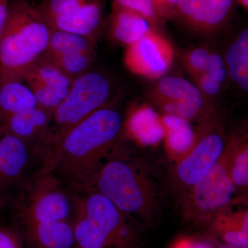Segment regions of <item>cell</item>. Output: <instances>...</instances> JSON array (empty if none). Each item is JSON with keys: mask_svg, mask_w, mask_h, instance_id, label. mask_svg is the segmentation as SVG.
Segmentation results:
<instances>
[{"mask_svg": "<svg viewBox=\"0 0 248 248\" xmlns=\"http://www.w3.org/2000/svg\"><path fill=\"white\" fill-rule=\"evenodd\" d=\"M123 128L118 111L102 107L80 122L54 146L53 167L59 177L84 190L96 172L113 154Z\"/></svg>", "mask_w": 248, "mask_h": 248, "instance_id": "1", "label": "cell"}, {"mask_svg": "<svg viewBox=\"0 0 248 248\" xmlns=\"http://www.w3.org/2000/svg\"><path fill=\"white\" fill-rule=\"evenodd\" d=\"M112 155L93 176L84 190L101 194L121 211L151 225L159 204L156 184L149 172L138 163Z\"/></svg>", "mask_w": 248, "mask_h": 248, "instance_id": "2", "label": "cell"}, {"mask_svg": "<svg viewBox=\"0 0 248 248\" xmlns=\"http://www.w3.org/2000/svg\"><path fill=\"white\" fill-rule=\"evenodd\" d=\"M52 29L29 0H11L0 35L1 84L20 81L28 68L46 52Z\"/></svg>", "mask_w": 248, "mask_h": 248, "instance_id": "3", "label": "cell"}, {"mask_svg": "<svg viewBox=\"0 0 248 248\" xmlns=\"http://www.w3.org/2000/svg\"><path fill=\"white\" fill-rule=\"evenodd\" d=\"M77 206L73 222L75 238L81 248H139L140 232L135 218L121 211L108 199L94 191Z\"/></svg>", "mask_w": 248, "mask_h": 248, "instance_id": "4", "label": "cell"}, {"mask_svg": "<svg viewBox=\"0 0 248 248\" xmlns=\"http://www.w3.org/2000/svg\"><path fill=\"white\" fill-rule=\"evenodd\" d=\"M110 94V84L97 72H87L75 79L66 99L53 112L46 143L53 149L73 127L104 107Z\"/></svg>", "mask_w": 248, "mask_h": 248, "instance_id": "5", "label": "cell"}, {"mask_svg": "<svg viewBox=\"0 0 248 248\" xmlns=\"http://www.w3.org/2000/svg\"><path fill=\"white\" fill-rule=\"evenodd\" d=\"M236 192L221 157L200 182L182 196L184 218L210 228L228 212Z\"/></svg>", "mask_w": 248, "mask_h": 248, "instance_id": "6", "label": "cell"}, {"mask_svg": "<svg viewBox=\"0 0 248 248\" xmlns=\"http://www.w3.org/2000/svg\"><path fill=\"white\" fill-rule=\"evenodd\" d=\"M209 124L187 151L179 156L171 172L173 188L181 196L192 188L221 159L226 141L223 135Z\"/></svg>", "mask_w": 248, "mask_h": 248, "instance_id": "7", "label": "cell"}, {"mask_svg": "<svg viewBox=\"0 0 248 248\" xmlns=\"http://www.w3.org/2000/svg\"><path fill=\"white\" fill-rule=\"evenodd\" d=\"M154 97L166 115L177 116L187 122L213 124V109L207 104L203 93L188 80L164 77L158 83Z\"/></svg>", "mask_w": 248, "mask_h": 248, "instance_id": "8", "label": "cell"}, {"mask_svg": "<svg viewBox=\"0 0 248 248\" xmlns=\"http://www.w3.org/2000/svg\"><path fill=\"white\" fill-rule=\"evenodd\" d=\"M71 210V199L62 189L58 177L50 172H42L35 179L20 218L23 226L70 221Z\"/></svg>", "mask_w": 248, "mask_h": 248, "instance_id": "9", "label": "cell"}, {"mask_svg": "<svg viewBox=\"0 0 248 248\" xmlns=\"http://www.w3.org/2000/svg\"><path fill=\"white\" fill-rule=\"evenodd\" d=\"M174 60V49L167 39L155 30L135 43L127 46L124 62L139 76L158 79L166 75Z\"/></svg>", "mask_w": 248, "mask_h": 248, "instance_id": "10", "label": "cell"}, {"mask_svg": "<svg viewBox=\"0 0 248 248\" xmlns=\"http://www.w3.org/2000/svg\"><path fill=\"white\" fill-rule=\"evenodd\" d=\"M107 0H94L68 14L46 21L52 30H58L93 37L102 27L105 16Z\"/></svg>", "mask_w": 248, "mask_h": 248, "instance_id": "11", "label": "cell"}, {"mask_svg": "<svg viewBox=\"0 0 248 248\" xmlns=\"http://www.w3.org/2000/svg\"><path fill=\"white\" fill-rule=\"evenodd\" d=\"M31 145L4 132L0 143L1 188L17 184L24 177L32 156Z\"/></svg>", "mask_w": 248, "mask_h": 248, "instance_id": "12", "label": "cell"}, {"mask_svg": "<svg viewBox=\"0 0 248 248\" xmlns=\"http://www.w3.org/2000/svg\"><path fill=\"white\" fill-rule=\"evenodd\" d=\"M53 113L40 107L8 116L3 119L1 129L30 144L44 143Z\"/></svg>", "mask_w": 248, "mask_h": 248, "instance_id": "13", "label": "cell"}, {"mask_svg": "<svg viewBox=\"0 0 248 248\" xmlns=\"http://www.w3.org/2000/svg\"><path fill=\"white\" fill-rule=\"evenodd\" d=\"M26 248H74L77 246L73 222H47L24 226Z\"/></svg>", "mask_w": 248, "mask_h": 248, "instance_id": "14", "label": "cell"}, {"mask_svg": "<svg viewBox=\"0 0 248 248\" xmlns=\"http://www.w3.org/2000/svg\"><path fill=\"white\" fill-rule=\"evenodd\" d=\"M108 18L110 34L126 46L135 43L155 29L148 19L130 10L111 8Z\"/></svg>", "mask_w": 248, "mask_h": 248, "instance_id": "15", "label": "cell"}, {"mask_svg": "<svg viewBox=\"0 0 248 248\" xmlns=\"http://www.w3.org/2000/svg\"><path fill=\"white\" fill-rule=\"evenodd\" d=\"M125 126L133 138L145 144L156 143L165 137L162 120L148 106L135 109L129 117Z\"/></svg>", "mask_w": 248, "mask_h": 248, "instance_id": "16", "label": "cell"}, {"mask_svg": "<svg viewBox=\"0 0 248 248\" xmlns=\"http://www.w3.org/2000/svg\"><path fill=\"white\" fill-rule=\"evenodd\" d=\"M227 172L236 190L248 185V145L246 139L235 137L226 144L221 156Z\"/></svg>", "mask_w": 248, "mask_h": 248, "instance_id": "17", "label": "cell"}, {"mask_svg": "<svg viewBox=\"0 0 248 248\" xmlns=\"http://www.w3.org/2000/svg\"><path fill=\"white\" fill-rule=\"evenodd\" d=\"M38 107L35 95L27 85L20 81H11L0 87V114L8 116L31 110Z\"/></svg>", "mask_w": 248, "mask_h": 248, "instance_id": "18", "label": "cell"}, {"mask_svg": "<svg viewBox=\"0 0 248 248\" xmlns=\"http://www.w3.org/2000/svg\"><path fill=\"white\" fill-rule=\"evenodd\" d=\"M227 71L235 84L248 91V29H245L227 50L225 58Z\"/></svg>", "mask_w": 248, "mask_h": 248, "instance_id": "19", "label": "cell"}, {"mask_svg": "<svg viewBox=\"0 0 248 248\" xmlns=\"http://www.w3.org/2000/svg\"><path fill=\"white\" fill-rule=\"evenodd\" d=\"M209 229L225 244L248 248V211L233 215L227 212L218 217Z\"/></svg>", "mask_w": 248, "mask_h": 248, "instance_id": "20", "label": "cell"}, {"mask_svg": "<svg viewBox=\"0 0 248 248\" xmlns=\"http://www.w3.org/2000/svg\"><path fill=\"white\" fill-rule=\"evenodd\" d=\"M24 78H32L55 89H70L75 80L45 55L28 68L22 79Z\"/></svg>", "mask_w": 248, "mask_h": 248, "instance_id": "21", "label": "cell"}, {"mask_svg": "<svg viewBox=\"0 0 248 248\" xmlns=\"http://www.w3.org/2000/svg\"><path fill=\"white\" fill-rule=\"evenodd\" d=\"M235 0H204L194 28L212 31L223 26L234 10Z\"/></svg>", "mask_w": 248, "mask_h": 248, "instance_id": "22", "label": "cell"}, {"mask_svg": "<svg viewBox=\"0 0 248 248\" xmlns=\"http://www.w3.org/2000/svg\"><path fill=\"white\" fill-rule=\"evenodd\" d=\"M93 40L84 36L66 31L52 30L48 48L45 54L49 56H57L79 52L93 53Z\"/></svg>", "mask_w": 248, "mask_h": 248, "instance_id": "23", "label": "cell"}, {"mask_svg": "<svg viewBox=\"0 0 248 248\" xmlns=\"http://www.w3.org/2000/svg\"><path fill=\"white\" fill-rule=\"evenodd\" d=\"M161 120L170 148L181 154L187 151L195 138L189 122L177 116L170 115H165Z\"/></svg>", "mask_w": 248, "mask_h": 248, "instance_id": "24", "label": "cell"}, {"mask_svg": "<svg viewBox=\"0 0 248 248\" xmlns=\"http://www.w3.org/2000/svg\"><path fill=\"white\" fill-rule=\"evenodd\" d=\"M23 79L27 81V86L35 95L38 107L50 111L53 114L66 99L71 89L50 87L32 78H24Z\"/></svg>", "mask_w": 248, "mask_h": 248, "instance_id": "25", "label": "cell"}, {"mask_svg": "<svg viewBox=\"0 0 248 248\" xmlns=\"http://www.w3.org/2000/svg\"><path fill=\"white\" fill-rule=\"evenodd\" d=\"M44 55L74 79L89 72L88 70L93 60V53L83 52L63 54L57 56H49L46 54Z\"/></svg>", "mask_w": 248, "mask_h": 248, "instance_id": "26", "label": "cell"}, {"mask_svg": "<svg viewBox=\"0 0 248 248\" xmlns=\"http://www.w3.org/2000/svg\"><path fill=\"white\" fill-rule=\"evenodd\" d=\"M94 0H40L33 4L39 13L48 21L56 16L68 14Z\"/></svg>", "mask_w": 248, "mask_h": 248, "instance_id": "27", "label": "cell"}, {"mask_svg": "<svg viewBox=\"0 0 248 248\" xmlns=\"http://www.w3.org/2000/svg\"><path fill=\"white\" fill-rule=\"evenodd\" d=\"M111 8L130 10L138 13L155 27L162 22L156 14L153 0H111Z\"/></svg>", "mask_w": 248, "mask_h": 248, "instance_id": "28", "label": "cell"}, {"mask_svg": "<svg viewBox=\"0 0 248 248\" xmlns=\"http://www.w3.org/2000/svg\"><path fill=\"white\" fill-rule=\"evenodd\" d=\"M210 53L207 49L197 48L186 54L185 66L192 76L196 78L205 73Z\"/></svg>", "mask_w": 248, "mask_h": 248, "instance_id": "29", "label": "cell"}, {"mask_svg": "<svg viewBox=\"0 0 248 248\" xmlns=\"http://www.w3.org/2000/svg\"><path fill=\"white\" fill-rule=\"evenodd\" d=\"M204 0H179L177 17L182 19L190 27L195 26L196 20L203 6Z\"/></svg>", "mask_w": 248, "mask_h": 248, "instance_id": "30", "label": "cell"}, {"mask_svg": "<svg viewBox=\"0 0 248 248\" xmlns=\"http://www.w3.org/2000/svg\"><path fill=\"white\" fill-rule=\"evenodd\" d=\"M205 73L218 83L224 82L228 71L223 59L217 53H210Z\"/></svg>", "mask_w": 248, "mask_h": 248, "instance_id": "31", "label": "cell"}, {"mask_svg": "<svg viewBox=\"0 0 248 248\" xmlns=\"http://www.w3.org/2000/svg\"><path fill=\"white\" fill-rule=\"evenodd\" d=\"M0 248H26L22 234L11 228H0Z\"/></svg>", "mask_w": 248, "mask_h": 248, "instance_id": "32", "label": "cell"}, {"mask_svg": "<svg viewBox=\"0 0 248 248\" xmlns=\"http://www.w3.org/2000/svg\"><path fill=\"white\" fill-rule=\"evenodd\" d=\"M179 0H153L156 14L161 20L177 17Z\"/></svg>", "mask_w": 248, "mask_h": 248, "instance_id": "33", "label": "cell"}, {"mask_svg": "<svg viewBox=\"0 0 248 248\" xmlns=\"http://www.w3.org/2000/svg\"><path fill=\"white\" fill-rule=\"evenodd\" d=\"M197 86L202 93L210 96H215L219 93L221 84L213 79L206 73H202L196 77Z\"/></svg>", "mask_w": 248, "mask_h": 248, "instance_id": "34", "label": "cell"}, {"mask_svg": "<svg viewBox=\"0 0 248 248\" xmlns=\"http://www.w3.org/2000/svg\"><path fill=\"white\" fill-rule=\"evenodd\" d=\"M172 248H213L210 245L197 240L183 239L177 241Z\"/></svg>", "mask_w": 248, "mask_h": 248, "instance_id": "35", "label": "cell"}, {"mask_svg": "<svg viewBox=\"0 0 248 248\" xmlns=\"http://www.w3.org/2000/svg\"><path fill=\"white\" fill-rule=\"evenodd\" d=\"M11 0H0V35L9 16Z\"/></svg>", "mask_w": 248, "mask_h": 248, "instance_id": "36", "label": "cell"}, {"mask_svg": "<svg viewBox=\"0 0 248 248\" xmlns=\"http://www.w3.org/2000/svg\"><path fill=\"white\" fill-rule=\"evenodd\" d=\"M235 1H236V4H239L245 11L248 12V0H235Z\"/></svg>", "mask_w": 248, "mask_h": 248, "instance_id": "37", "label": "cell"}, {"mask_svg": "<svg viewBox=\"0 0 248 248\" xmlns=\"http://www.w3.org/2000/svg\"><path fill=\"white\" fill-rule=\"evenodd\" d=\"M217 248H248L245 247H241V246H234V245L228 244H225V243H223V244H220L219 246H218Z\"/></svg>", "mask_w": 248, "mask_h": 248, "instance_id": "38", "label": "cell"}, {"mask_svg": "<svg viewBox=\"0 0 248 248\" xmlns=\"http://www.w3.org/2000/svg\"><path fill=\"white\" fill-rule=\"evenodd\" d=\"M3 134H4V131H3L2 129H0V143H1V138H2ZM0 189H1V186H0Z\"/></svg>", "mask_w": 248, "mask_h": 248, "instance_id": "39", "label": "cell"}, {"mask_svg": "<svg viewBox=\"0 0 248 248\" xmlns=\"http://www.w3.org/2000/svg\"><path fill=\"white\" fill-rule=\"evenodd\" d=\"M81 248L78 247V246H76V248Z\"/></svg>", "mask_w": 248, "mask_h": 248, "instance_id": "40", "label": "cell"}]
</instances>
